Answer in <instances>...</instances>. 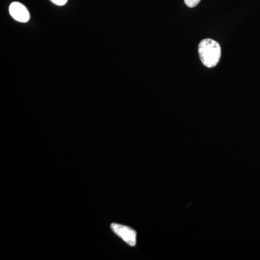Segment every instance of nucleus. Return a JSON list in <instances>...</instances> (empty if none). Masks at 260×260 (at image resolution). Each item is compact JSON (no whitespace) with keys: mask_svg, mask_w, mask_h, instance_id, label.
<instances>
[{"mask_svg":"<svg viewBox=\"0 0 260 260\" xmlns=\"http://www.w3.org/2000/svg\"><path fill=\"white\" fill-rule=\"evenodd\" d=\"M198 52L202 62L208 68L216 66L221 56L220 44L210 39H204L200 42Z\"/></svg>","mask_w":260,"mask_h":260,"instance_id":"1","label":"nucleus"},{"mask_svg":"<svg viewBox=\"0 0 260 260\" xmlns=\"http://www.w3.org/2000/svg\"><path fill=\"white\" fill-rule=\"evenodd\" d=\"M184 2L189 8H192L199 4L200 0H184Z\"/></svg>","mask_w":260,"mask_h":260,"instance_id":"4","label":"nucleus"},{"mask_svg":"<svg viewBox=\"0 0 260 260\" xmlns=\"http://www.w3.org/2000/svg\"><path fill=\"white\" fill-rule=\"evenodd\" d=\"M9 12L10 15L16 21L27 23L30 20V13L26 7L18 2H15L10 5Z\"/></svg>","mask_w":260,"mask_h":260,"instance_id":"3","label":"nucleus"},{"mask_svg":"<svg viewBox=\"0 0 260 260\" xmlns=\"http://www.w3.org/2000/svg\"><path fill=\"white\" fill-rule=\"evenodd\" d=\"M112 230L116 235L121 238L128 245L135 246L137 244V232L134 229L121 224L112 223Z\"/></svg>","mask_w":260,"mask_h":260,"instance_id":"2","label":"nucleus"},{"mask_svg":"<svg viewBox=\"0 0 260 260\" xmlns=\"http://www.w3.org/2000/svg\"><path fill=\"white\" fill-rule=\"evenodd\" d=\"M50 1L54 5H57V6H63V5L67 4L68 0H50Z\"/></svg>","mask_w":260,"mask_h":260,"instance_id":"5","label":"nucleus"}]
</instances>
